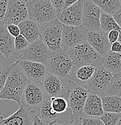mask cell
Wrapping results in <instances>:
<instances>
[{"label":"cell","instance_id":"cell-1","mask_svg":"<svg viewBox=\"0 0 121 125\" xmlns=\"http://www.w3.org/2000/svg\"><path fill=\"white\" fill-rule=\"evenodd\" d=\"M37 114L49 125L54 122L71 123L75 120L68 101L63 96L45 99Z\"/></svg>","mask_w":121,"mask_h":125},{"label":"cell","instance_id":"cell-2","mask_svg":"<svg viewBox=\"0 0 121 125\" xmlns=\"http://www.w3.org/2000/svg\"><path fill=\"white\" fill-rule=\"evenodd\" d=\"M18 61L14 62L3 89L0 93V103L4 100L13 101L21 105V99L24 90L29 82Z\"/></svg>","mask_w":121,"mask_h":125},{"label":"cell","instance_id":"cell-3","mask_svg":"<svg viewBox=\"0 0 121 125\" xmlns=\"http://www.w3.org/2000/svg\"><path fill=\"white\" fill-rule=\"evenodd\" d=\"M74 66H103L104 58L88 42L78 45L67 51Z\"/></svg>","mask_w":121,"mask_h":125},{"label":"cell","instance_id":"cell-4","mask_svg":"<svg viewBox=\"0 0 121 125\" xmlns=\"http://www.w3.org/2000/svg\"><path fill=\"white\" fill-rule=\"evenodd\" d=\"M39 36L52 51L62 48V36L63 24L58 18L39 24Z\"/></svg>","mask_w":121,"mask_h":125},{"label":"cell","instance_id":"cell-5","mask_svg":"<svg viewBox=\"0 0 121 125\" xmlns=\"http://www.w3.org/2000/svg\"><path fill=\"white\" fill-rule=\"evenodd\" d=\"M89 93V91L85 85L69 81L67 101L75 120L81 121L82 118L84 117L83 109Z\"/></svg>","mask_w":121,"mask_h":125},{"label":"cell","instance_id":"cell-6","mask_svg":"<svg viewBox=\"0 0 121 125\" xmlns=\"http://www.w3.org/2000/svg\"><path fill=\"white\" fill-rule=\"evenodd\" d=\"M28 18L38 24L57 18L56 11L50 0H26Z\"/></svg>","mask_w":121,"mask_h":125},{"label":"cell","instance_id":"cell-7","mask_svg":"<svg viewBox=\"0 0 121 125\" xmlns=\"http://www.w3.org/2000/svg\"><path fill=\"white\" fill-rule=\"evenodd\" d=\"M48 73L62 78H67L74 64L67 51L62 48L53 51L46 63Z\"/></svg>","mask_w":121,"mask_h":125},{"label":"cell","instance_id":"cell-8","mask_svg":"<svg viewBox=\"0 0 121 125\" xmlns=\"http://www.w3.org/2000/svg\"><path fill=\"white\" fill-rule=\"evenodd\" d=\"M45 100V94L40 84L29 81L22 94L21 105L30 111H34L38 113Z\"/></svg>","mask_w":121,"mask_h":125},{"label":"cell","instance_id":"cell-9","mask_svg":"<svg viewBox=\"0 0 121 125\" xmlns=\"http://www.w3.org/2000/svg\"><path fill=\"white\" fill-rule=\"evenodd\" d=\"M89 30L83 24L79 26L63 24L62 36V48L66 51L78 45L88 42Z\"/></svg>","mask_w":121,"mask_h":125},{"label":"cell","instance_id":"cell-10","mask_svg":"<svg viewBox=\"0 0 121 125\" xmlns=\"http://www.w3.org/2000/svg\"><path fill=\"white\" fill-rule=\"evenodd\" d=\"M70 79L48 73L40 85L45 94V99L63 96L67 99V90Z\"/></svg>","mask_w":121,"mask_h":125},{"label":"cell","instance_id":"cell-11","mask_svg":"<svg viewBox=\"0 0 121 125\" xmlns=\"http://www.w3.org/2000/svg\"><path fill=\"white\" fill-rule=\"evenodd\" d=\"M53 51L39 37L30 43L18 60L42 62L46 64Z\"/></svg>","mask_w":121,"mask_h":125},{"label":"cell","instance_id":"cell-12","mask_svg":"<svg viewBox=\"0 0 121 125\" xmlns=\"http://www.w3.org/2000/svg\"><path fill=\"white\" fill-rule=\"evenodd\" d=\"M113 75L104 66L97 67L93 76L85 84V87L90 92L102 97Z\"/></svg>","mask_w":121,"mask_h":125},{"label":"cell","instance_id":"cell-13","mask_svg":"<svg viewBox=\"0 0 121 125\" xmlns=\"http://www.w3.org/2000/svg\"><path fill=\"white\" fill-rule=\"evenodd\" d=\"M28 18L26 0H8L7 9L3 22L6 25H18Z\"/></svg>","mask_w":121,"mask_h":125},{"label":"cell","instance_id":"cell-14","mask_svg":"<svg viewBox=\"0 0 121 125\" xmlns=\"http://www.w3.org/2000/svg\"><path fill=\"white\" fill-rule=\"evenodd\" d=\"M102 10L93 0H84L83 25L89 31L100 30V17Z\"/></svg>","mask_w":121,"mask_h":125},{"label":"cell","instance_id":"cell-15","mask_svg":"<svg viewBox=\"0 0 121 125\" xmlns=\"http://www.w3.org/2000/svg\"><path fill=\"white\" fill-rule=\"evenodd\" d=\"M18 62L27 78L32 81L40 84L48 73L46 64L42 62L20 60H18Z\"/></svg>","mask_w":121,"mask_h":125},{"label":"cell","instance_id":"cell-16","mask_svg":"<svg viewBox=\"0 0 121 125\" xmlns=\"http://www.w3.org/2000/svg\"><path fill=\"white\" fill-rule=\"evenodd\" d=\"M84 0L78 1L62 11L58 20L66 25L79 26L83 24Z\"/></svg>","mask_w":121,"mask_h":125},{"label":"cell","instance_id":"cell-17","mask_svg":"<svg viewBox=\"0 0 121 125\" xmlns=\"http://www.w3.org/2000/svg\"><path fill=\"white\" fill-rule=\"evenodd\" d=\"M109 32L100 30L89 31L88 36V42L102 57H104L111 51V45L109 37Z\"/></svg>","mask_w":121,"mask_h":125},{"label":"cell","instance_id":"cell-18","mask_svg":"<svg viewBox=\"0 0 121 125\" xmlns=\"http://www.w3.org/2000/svg\"><path fill=\"white\" fill-rule=\"evenodd\" d=\"M0 125H33L31 113L21 105L19 108L7 118L0 115Z\"/></svg>","mask_w":121,"mask_h":125},{"label":"cell","instance_id":"cell-19","mask_svg":"<svg viewBox=\"0 0 121 125\" xmlns=\"http://www.w3.org/2000/svg\"><path fill=\"white\" fill-rule=\"evenodd\" d=\"M104 113L102 97L89 92L83 109L84 116L100 117Z\"/></svg>","mask_w":121,"mask_h":125},{"label":"cell","instance_id":"cell-20","mask_svg":"<svg viewBox=\"0 0 121 125\" xmlns=\"http://www.w3.org/2000/svg\"><path fill=\"white\" fill-rule=\"evenodd\" d=\"M96 68L93 66H83L78 67L74 65L67 78L77 84L85 85L86 82L93 76Z\"/></svg>","mask_w":121,"mask_h":125},{"label":"cell","instance_id":"cell-21","mask_svg":"<svg viewBox=\"0 0 121 125\" xmlns=\"http://www.w3.org/2000/svg\"><path fill=\"white\" fill-rule=\"evenodd\" d=\"M15 39L9 33L4 22L0 21V52L7 58L13 52Z\"/></svg>","mask_w":121,"mask_h":125},{"label":"cell","instance_id":"cell-22","mask_svg":"<svg viewBox=\"0 0 121 125\" xmlns=\"http://www.w3.org/2000/svg\"><path fill=\"white\" fill-rule=\"evenodd\" d=\"M19 27L21 34L32 43L40 37L39 26L37 23L30 18H27L18 25Z\"/></svg>","mask_w":121,"mask_h":125},{"label":"cell","instance_id":"cell-23","mask_svg":"<svg viewBox=\"0 0 121 125\" xmlns=\"http://www.w3.org/2000/svg\"><path fill=\"white\" fill-rule=\"evenodd\" d=\"M103 66L113 74L121 72V53L109 51L104 57Z\"/></svg>","mask_w":121,"mask_h":125},{"label":"cell","instance_id":"cell-24","mask_svg":"<svg viewBox=\"0 0 121 125\" xmlns=\"http://www.w3.org/2000/svg\"><path fill=\"white\" fill-rule=\"evenodd\" d=\"M101 97L104 112L121 113V96L107 95Z\"/></svg>","mask_w":121,"mask_h":125},{"label":"cell","instance_id":"cell-25","mask_svg":"<svg viewBox=\"0 0 121 125\" xmlns=\"http://www.w3.org/2000/svg\"><path fill=\"white\" fill-rule=\"evenodd\" d=\"M103 12L113 15L121 8L120 0H93Z\"/></svg>","mask_w":121,"mask_h":125},{"label":"cell","instance_id":"cell-26","mask_svg":"<svg viewBox=\"0 0 121 125\" xmlns=\"http://www.w3.org/2000/svg\"><path fill=\"white\" fill-rule=\"evenodd\" d=\"M100 27L101 30L106 32H110L113 30L119 31L121 29L113 15L105 13L102 11L100 17Z\"/></svg>","mask_w":121,"mask_h":125},{"label":"cell","instance_id":"cell-27","mask_svg":"<svg viewBox=\"0 0 121 125\" xmlns=\"http://www.w3.org/2000/svg\"><path fill=\"white\" fill-rule=\"evenodd\" d=\"M107 95L121 96V72L113 75L111 82L105 91L103 96Z\"/></svg>","mask_w":121,"mask_h":125},{"label":"cell","instance_id":"cell-28","mask_svg":"<svg viewBox=\"0 0 121 125\" xmlns=\"http://www.w3.org/2000/svg\"><path fill=\"white\" fill-rule=\"evenodd\" d=\"M30 43L22 34H19L15 39V46L13 52V57L16 59H19L24 52L27 49Z\"/></svg>","mask_w":121,"mask_h":125},{"label":"cell","instance_id":"cell-29","mask_svg":"<svg viewBox=\"0 0 121 125\" xmlns=\"http://www.w3.org/2000/svg\"><path fill=\"white\" fill-rule=\"evenodd\" d=\"M121 117V113L104 112L103 115L100 117L105 125H116Z\"/></svg>","mask_w":121,"mask_h":125},{"label":"cell","instance_id":"cell-30","mask_svg":"<svg viewBox=\"0 0 121 125\" xmlns=\"http://www.w3.org/2000/svg\"><path fill=\"white\" fill-rule=\"evenodd\" d=\"M14 62H11L4 67H0V93L6 84L9 74L13 67Z\"/></svg>","mask_w":121,"mask_h":125},{"label":"cell","instance_id":"cell-31","mask_svg":"<svg viewBox=\"0 0 121 125\" xmlns=\"http://www.w3.org/2000/svg\"><path fill=\"white\" fill-rule=\"evenodd\" d=\"M81 125H105L104 123L98 117L84 116L81 121Z\"/></svg>","mask_w":121,"mask_h":125},{"label":"cell","instance_id":"cell-32","mask_svg":"<svg viewBox=\"0 0 121 125\" xmlns=\"http://www.w3.org/2000/svg\"><path fill=\"white\" fill-rule=\"evenodd\" d=\"M50 1L55 8V10L56 11L57 18H58L60 16L62 11H63L65 0H50Z\"/></svg>","mask_w":121,"mask_h":125},{"label":"cell","instance_id":"cell-33","mask_svg":"<svg viewBox=\"0 0 121 125\" xmlns=\"http://www.w3.org/2000/svg\"><path fill=\"white\" fill-rule=\"evenodd\" d=\"M31 115H32L33 123V125H49L46 121L44 120L39 116L37 113L34 111H31Z\"/></svg>","mask_w":121,"mask_h":125},{"label":"cell","instance_id":"cell-34","mask_svg":"<svg viewBox=\"0 0 121 125\" xmlns=\"http://www.w3.org/2000/svg\"><path fill=\"white\" fill-rule=\"evenodd\" d=\"M8 0H0V21H3L7 9Z\"/></svg>","mask_w":121,"mask_h":125},{"label":"cell","instance_id":"cell-35","mask_svg":"<svg viewBox=\"0 0 121 125\" xmlns=\"http://www.w3.org/2000/svg\"><path fill=\"white\" fill-rule=\"evenodd\" d=\"M7 30H8L9 33L13 36L14 37H16L19 34H21V31L18 25L16 24H9L7 25Z\"/></svg>","mask_w":121,"mask_h":125},{"label":"cell","instance_id":"cell-36","mask_svg":"<svg viewBox=\"0 0 121 125\" xmlns=\"http://www.w3.org/2000/svg\"><path fill=\"white\" fill-rule=\"evenodd\" d=\"M119 34V31L117 30H113L108 33V37L110 43L112 44L118 40Z\"/></svg>","mask_w":121,"mask_h":125},{"label":"cell","instance_id":"cell-37","mask_svg":"<svg viewBox=\"0 0 121 125\" xmlns=\"http://www.w3.org/2000/svg\"><path fill=\"white\" fill-rule=\"evenodd\" d=\"M111 51L114 52L121 53V43L119 41L113 43L111 45Z\"/></svg>","mask_w":121,"mask_h":125},{"label":"cell","instance_id":"cell-38","mask_svg":"<svg viewBox=\"0 0 121 125\" xmlns=\"http://www.w3.org/2000/svg\"><path fill=\"white\" fill-rule=\"evenodd\" d=\"M113 16L118 25L121 28V8Z\"/></svg>","mask_w":121,"mask_h":125},{"label":"cell","instance_id":"cell-39","mask_svg":"<svg viewBox=\"0 0 121 125\" xmlns=\"http://www.w3.org/2000/svg\"><path fill=\"white\" fill-rule=\"evenodd\" d=\"M78 1L79 0H65L63 10H65V9H67V7H70L71 6H72V5L76 3V2Z\"/></svg>","mask_w":121,"mask_h":125},{"label":"cell","instance_id":"cell-40","mask_svg":"<svg viewBox=\"0 0 121 125\" xmlns=\"http://www.w3.org/2000/svg\"><path fill=\"white\" fill-rule=\"evenodd\" d=\"M76 122H77V121L74 120V122L67 123H61V122H54V123H51V124H50L49 125H75V123Z\"/></svg>","mask_w":121,"mask_h":125},{"label":"cell","instance_id":"cell-41","mask_svg":"<svg viewBox=\"0 0 121 125\" xmlns=\"http://www.w3.org/2000/svg\"><path fill=\"white\" fill-rule=\"evenodd\" d=\"M6 58V57H5V55L2 53H1L0 52V64H1V62H3L5 59Z\"/></svg>","mask_w":121,"mask_h":125},{"label":"cell","instance_id":"cell-42","mask_svg":"<svg viewBox=\"0 0 121 125\" xmlns=\"http://www.w3.org/2000/svg\"><path fill=\"white\" fill-rule=\"evenodd\" d=\"M119 42L121 43V29L119 30V38H118V40Z\"/></svg>","mask_w":121,"mask_h":125},{"label":"cell","instance_id":"cell-43","mask_svg":"<svg viewBox=\"0 0 121 125\" xmlns=\"http://www.w3.org/2000/svg\"><path fill=\"white\" fill-rule=\"evenodd\" d=\"M116 125H121V117L120 119H119V120L118 121V123H117Z\"/></svg>","mask_w":121,"mask_h":125},{"label":"cell","instance_id":"cell-44","mask_svg":"<svg viewBox=\"0 0 121 125\" xmlns=\"http://www.w3.org/2000/svg\"><path fill=\"white\" fill-rule=\"evenodd\" d=\"M120 1H121V0H120Z\"/></svg>","mask_w":121,"mask_h":125}]
</instances>
